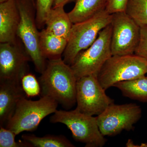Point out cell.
Here are the masks:
<instances>
[{
	"label": "cell",
	"instance_id": "cell-8",
	"mask_svg": "<svg viewBox=\"0 0 147 147\" xmlns=\"http://www.w3.org/2000/svg\"><path fill=\"white\" fill-rule=\"evenodd\" d=\"M142 116V109L135 103L111 104L96 117L100 132L104 136H114L123 130H134V125Z\"/></svg>",
	"mask_w": 147,
	"mask_h": 147
},
{
	"label": "cell",
	"instance_id": "cell-7",
	"mask_svg": "<svg viewBox=\"0 0 147 147\" xmlns=\"http://www.w3.org/2000/svg\"><path fill=\"white\" fill-rule=\"evenodd\" d=\"M20 15L17 36L32 61L36 71L42 74L46 68V59L42 56L39 45L40 32L34 17L32 0H16Z\"/></svg>",
	"mask_w": 147,
	"mask_h": 147
},
{
	"label": "cell",
	"instance_id": "cell-6",
	"mask_svg": "<svg viewBox=\"0 0 147 147\" xmlns=\"http://www.w3.org/2000/svg\"><path fill=\"white\" fill-rule=\"evenodd\" d=\"M112 26L108 25L100 32L88 48L77 55L70 67L77 80L88 76L97 77L101 68L112 56L111 42Z\"/></svg>",
	"mask_w": 147,
	"mask_h": 147
},
{
	"label": "cell",
	"instance_id": "cell-9",
	"mask_svg": "<svg viewBox=\"0 0 147 147\" xmlns=\"http://www.w3.org/2000/svg\"><path fill=\"white\" fill-rule=\"evenodd\" d=\"M105 90L97 77L84 76L76 84V109L90 116H98L103 113L114 100L106 94Z\"/></svg>",
	"mask_w": 147,
	"mask_h": 147
},
{
	"label": "cell",
	"instance_id": "cell-11",
	"mask_svg": "<svg viewBox=\"0 0 147 147\" xmlns=\"http://www.w3.org/2000/svg\"><path fill=\"white\" fill-rule=\"evenodd\" d=\"M31 59L25 47L13 42L0 44V80L21 83L28 73V61Z\"/></svg>",
	"mask_w": 147,
	"mask_h": 147
},
{
	"label": "cell",
	"instance_id": "cell-12",
	"mask_svg": "<svg viewBox=\"0 0 147 147\" xmlns=\"http://www.w3.org/2000/svg\"><path fill=\"white\" fill-rule=\"evenodd\" d=\"M26 96L21 83L0 80V126L11 118L19 100Z\"/></svg>",
	"mask_w": 147,
	"mask_h": 147
},
{
	"label": "cell",
	"instance_id": "cell-20",
	"mask_svg": "<svg viewBox=\"0 0 147 147\" xmlns=\"http://www.w3.org/2000/svg\"><path fill=\"white\" fill-rule=\"evenodd\" d=\"M16 135L10 129L0 126V147H33L30 144L24 140L16 142Z\"/></svg>",
	"mask_w": 147,
	"mask_h": 147
},
{
	"label": "cell",
	"instance_id": "cell-26",
	"mask_svg": "<svg viewBox=\"0 0 147 147\" xmlns=\"http://www.w3.org/2000/svg\"><path fill=\"white\" fill-rule=\"evenodd\" d=\"M126 146L127 147H147V144L143 143L141 145L135 144L132 140L129 139L127 142Z\"/></svg>",
	"mask_w": 147,
	"mask_h": 147
},
{
	"label": "cell",
	"instance_id": "cell-23",
	"mask_svg": "<svg viewBox=\"0 0 147 147\" xmlns=\"http://www.w3.org/2000/svg\"><path fill=\"white\" fill-rule=\"evenodd\" d=\"M129 0H108L105 10L110 14L125 11Z\"/></svg>",
	"mask_w": 147,
	"mask_h": 147
},
{
	"label": "cell",
	"instance_id": "cell-5",
	"mask_svg": "<svg viewBox=\"0 0 147 147\" xmlns=\"http://www.w3.org/2000/svg\"><path fill=\"white\" fill-rule=\"evenodd\" d=\"M147 61L135 54L112 55L103 65L97 76L105 90L118 82L129 81L145 76Z\"/></svg>",
	"mask_w": 147,
	"mask_h": 147
},
{
	"label": "cell",
	"instance_id": "cell-19",
	"mask_svg": "<svg viewBox=\"0 0 147 147\" xmlns=\"http://www.w3.org/2000/svg\"><path fill=\"white\" fill-rule=\"evenodd\" d=\"M125 12L141 28L147 26V0H129Z\"/></svg>",
	"mask_w": 147,
	"mask_h": 147
},
{
	"label": "cell",
	"instance_id": "cell-1",
	"mask_svg": "<svg viewBox=\"0 0 147 147\" xmlns=\"http://www.w3.org/2000/svg\"><path fill=\"white\" fill-rule=\"evenodd\" d=\"M38 81L41 96L52 98L65 108L76 103L77 79L70 66L61 58L49 60Z\"/></svg>",
	"mask_w": 147,
	"mask_h": 147
},
{
	"label": "cell",
	"instance_id": "cell-3",
	"mask_svg": "<svg viewBox=\"0 0 147 147\" xmlns=\"http://www.w3.org/2000/svg\"><path fill=\"white\" fill-rule=\"evenodd\" d=\"M59 103L52 98L44 96L39 100H28L26 96L19 100L14 114L6 124V128L16 135L24 131H33L41 121L57 111Z\"/></svg>",
	"mask_w": 147,
	"mask_h": 147
},
{
	"label": "cell",
	"instance_id": "cell-10",
	"mask_svg": "<svg viewBox=\"0 0 147 147\" xmlns=\"http://www.w3.org/2000/svg\"><path fill=\"white\" fill-rule=\"evenodd\" d=\"M111 24L112 55L134 54L140 41L141 28L125 11L113 13Z\"/></svg>",
	"mask_w": 147,
	"mask_h": 147
},
{
	"label": "cell",
	"instance_id": "cell-14",
	"mask_svg": "<svg viewBox=\"0 0 147 147\" xmlns=\"http://www.w3.org/2000/svg\"><path fill=\"white\" fill-rule=\"evenodd\" d=\"M73 23L64 9V6L53 7L47 15L45 25L46 30L68 40Z\"/></svg>",
	"mask_w": 147,
	"mask_h": 147
},
{
	"label": "cell",
	"instance_id": "cell-2",
	"mask_svg": "<svg viewBox=\"0 0 147 147\" xmlns=\"http://www.w3.org/2000/svg\"><path fill=\"white\" fill-rule=\"evenodd\" d=\"M113 14L105 9L85 21L74 24L64 52L63 60L71 65L77 55L95 41L101 30L111 24Z\"/></svg>",
	"mask_w": 147,
	"mask_h": 147
},
{
	"label": "cell",
	"instance_id": "cell-16",
	"mask_svg": "<svg viewBox=\"0 0 147 147\" xmlns=\"http://www.w3.org/2000/svg\"><path fill=\"white\" fill-rule=\"evenodd\" d=\"M108 0H76L68 15L73 24L85 21L105 10Z\"/></svg>",
	"mask_w": 147,
	"mask_h": 147
},
{
	"label": "cell",
	"instance_id": "cell-25",
	"mask_svg": "<svg viewBox=\"0 0 147 147\" xmlns=\"http://www.w3.org/2000/svg\"><path fill=\"white\" fill-rule=\"evenodd\" d=\"M74 1V0H55L53 7L64 6L66 4Z\"/></svg>",
	"mask_w": 147,
	"mask_h": 147
},
{
	"label": "cell",
	"instance_id": "cell-28",
	"mask_svg": "<svg viewBox=\"0 0 147 147\" xmlns=\"http://www.w3.org/2000/svg\"><path fill=\"white\" fill-rule=\"evenodd\" d=\"M32 1L34 3V0H32Z\"/></svg>",
	"mask_w": 147,
	"mask_h": 147
},
{
	"label": "cell",
	"instance_id": "cell-17",
	"mask_svg": "<svg viewBox=\"0 0 147 147\" xmlns=\"http://www.w3.org/2000/svg\"><path fill=\"white\" fill-rule=\"evenodd\" d=\"M113 87L117 88L125 97L147 102V76L118 82Z\"/></svg>",
	"mask_w": 147,
	"mask_h": 147
},
{
	"label": "cell",
	"instance_id": "cell-21",
	"mask_svg": "<svg viewBox=\"0 0 147 147\" xmlns=\"http://www.w3.org/2000/svg\"><path fill=\"white\" fill-rule=\"evenodd\" d=\"M21 85L26 96L33 97L40 94L41 89L39 81L34 74L28 73L21 80Z\"/></svg>",
	"mask_w": 147,
	"mask_h": 147
},
{
	"label": "cell",
	"instance_id": "cell-18",
	"mask_svg": "<svg viewBox=\"0 0 147 147\" xmlns=\"http://www.w3.org/2000/svg\"><path fill=\"white\" fill-rule=\"evenodd\" d=\"M22 139L28 142L33 147H74L75 146L63 136L47 135L36 137L34 134L22 135Z\"/></svg>",
	"mask_w": 147,
	"mask_h": 147
},
{
	"label": "cell",
	"instance_id": "cell-22",
	"mask_svg": "<svg viewBox=\"0 0 147 147\" xmlns=\"http://www.w3.org/2000/svg\"><path fill=\"white\" fill-rule=\"evenodd\" d=\"M55 0H36V22L39 28L45 25L48 13L52 9Z\"/></svg>",
	"mask_w": 147,
	"mask_h": 147
},
{
	"label": "cell",
	"instance_id": "cell-24",
	"mask_svg": "<svg viewBox=\"0 0 147 147\" xmlns=\"http://www.w3.org/2000/svg\"><path fill=\"white\" fill-rule=\"evenodd\" d=\"M135 55L144 58L147 61V28H141V36L139 45L135 50Z\"/></svg>",
	"mask_w": 147,
	"mask_h": 147
},
{
	"label": "cell",
	"instance_id": "cell-15",
	"mask_svg": "<svg viewBox=\"0 0 147 147\" xmlns=\"http://www.w3.org/2000/svg\"><path fill=\"white\" fill-rule=\"evenodd\" d=\"M68 40L49 32L46 29L40 32L39 45L45 59H55L61 58L67 45Z\"/></svg>",
	"mask_w": 147,
	"mask_h": 147
},
{
	"label": "cell",
	"instance_id": "cell-29",
	"mask_svg": "<svg viewBox=\"0 0 147 147\" xmlns=\"http://www.w3.org/2000/svg\"><path fill=\"white\" fill-rule=\"evenodd\" d=\"M146 28H147V26H146Z\"/></svg>",
	"mask_w": 147,
	"mask_h": 147
},
{
	"label": "cell",
	"instance_id": "cell-27",
	"mask_svg": "<svg viewBox=\"0 0 147 147\" xmlns=\"http://www.w3.org/2000/svg\"><path fill=\"white\" fill-rule=\"evenodd\" d=\"M7 0H0V3L6 1Z\"/></svg>",
	"mask_w": 147,
	"mask_h": 147
},
{
	"label": "cell",
	"instance_id": "cell-4",
	"mask_svg": "<svg viewBox=\"0 0 147 147\" xmlns=\"http://www.w3.org/2000/svg\"><path fill=\"white\" fill-rule=\"evenodd\" d=\"M50 121L65 125L74 139L85 144L86 147H102L107 141L99 129L96 117L81 113L76 108L69 111L57 110Z\"/></svg>",
	"mask_w": 147,
	"mask_h": 147
},
{
	"label": "cell",
	"instance_id": "cell-13",
	"mask_svg": "<svg viewBox=\"0 0 147 147\" xmlns=\"http://www.w3.org/2000/svg\"><path fill=\"white\" fill-rule=\"evenodd\" d=\"M20 19L16 0H7L0 3L1 43L16 41Z\"/></svg>",
	"mask_w": 147,
	"mask_h": 147
}]
</instances>
